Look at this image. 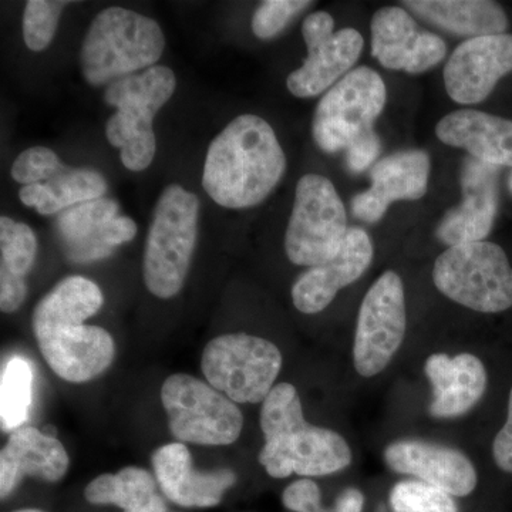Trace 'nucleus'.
<instances>
[{"mask_svg":"<svg viewBox=\"0 0 512 512\" xmlns=\"http://www.w3.org/2000/svg\"><path fill=\"white\" fill-rule=\"evenodd\" d=\"M436 136L485 164L512 167V120L484 111L457 110L437 123Z\"/></svg>","mask_w":512,"mask_h":512,"instance_id":"obj_23","label":"nucleus"},{"mask_svg":"<svg viewBox=\"0 0 512 512\" xmlns=\"http://www.w3.org/2000/svg\"><path fill=\"white\" fill-rule=\"evenodd\" d=\"M510 191L512 192V174H511V178H510Z\"/></svg>","mask_w":512,"mask_h":512,"instance_id":"obj_40","label":"nucleus"},{"mask_svg":"<svg viewBox=\"0 0 512 512\" xmlns=\"http://www.w3.org/2000/svg\"><path fill=\"white\" fill-rule=\"evenodd\" d=\"M348 229L345 204L332 181L318 174L303 175L285 235L289 261L311 268L325 264L339 254Z\"/></svg>","mask_w":512,"mask_h":512,"instance_id":"obj_10","label":"nucleus"},{"mask_svg":"<svg viewBox=\"0 0 512 512\" xmlns=\"http://www.w3.org/2000/svg\"><path fill=\"white\" fill-rule=\"evenodd\" d=\"M282 503L293 512H319L323 508L320 488L309 478L288 485L282 494Z\"/></svg>","mask_w":512,"mask_h":512,"instance_id":"obj_34","label":"nucleus"},{"mask_svg":"<svg viewBox=\"0 0 512 512\" xmlns=\"http://www.w3.org/2000/svg\"><path fill=\"white\" fill-rule=\"evenodd\" d=\"M136 235V222L128 217H114L113 220L107 222L103 229H101V241L111 251L121 244L130 242L131 239L136 238Z\"/></svg>","mask_w":512,"mask_h":512,"instance_id":"obj_37","label":"nucleus"},{"mask_svg":"<svg viewBox=\"0 0 512 512\" xmlns=\"http://www.w3.org/2000/svg\"><path fill=\"white\" fill-rule=\"evenodd\" d=\"M177 80L173 70L153 66L140 74L123 77L107 87L106 103L117 113L106 124L111 146L120 148L121 161L131 171H143L156 157L154 117L173 97Z\"/></svg>","mask_w":512,"mask_h":512,"instance_id":"obj_5","label":"nucleus"},{"mask_svg":"<svg viewBox=\"0 0 512 512\" xmlns=\"http://www.w3.org/2000/svg\"><path fill=\"white\" fill-rule=\"evenodd\" d=\"M285 170V153L274 128L261 117L244 114L211 141L202 187L221 207L241 210L266 200Z\"/></svg>","mask_w":512,"mask_h":512,"instance_id":"obj_2","label":"nucleus"},{"mask_svg":"<svg viewBox=\"0 0 512 512\" xmlns=\"http://www.w3.org/2000/svg\"><path fill=\"white\" fill-rule=\"evenodd\" d=\"M198 217L200 200L181 185H168L158 198L143 259L144 284L157 298H173L183 289L197 244Z\"/></svg>","mask_w":512,"mask_h":512,"instance_id":"obj_6","label":"nucleus"},{"mask_svg":"<svg viewBox=\"0 0 512 512\" xmlns=\"http://www.w3.org/2000/svg\"><path fill=\"white\" fill-rule=\"evenodd\" d=\"M154 477L168 500L185 508H211L222 501L237 483V474L228 468L200 471L184 443L165 444L151 457Z\"/></svg>","mask_w":512,"mask_h":512,"instance_id":"obj_18","label":"nucleus"},{"mask_svg":"<svg viewBox=\"0 0 512 512\" xmlns=\"http://www.w3.org/2000/svg\"><path fill=\"white\" fill-rule=\"evenodd\" d=\"M32 389V366L23 357H12L0 379V423L5 433L25 426L32 406Z\"/></svg>","mask_w":512,"mask_h":512,"instance_id":"obj_29","label":"nucleus"},{"mask_svg":"<svg viewBox=\"0 0 512 512\" xmlns=\"http://www.w3.org/2000/svg\"><path fill=\"white\" fill-rule=\"evenodd\" d=\"M406 326L402 278L386 271L367 291L359 309L353 348L356 372L363 377L382 373L402 346Z\"/></svg>","mask_w":512,"mask_h":512,"instance_id":"obj_12","label":"nucleus"},{"mask_svg":"<svg viewBox=\"0 0 512 512\" xmlns=\"http://www.w3.org/2000/svg\"><path fill=\"white\" fill-rule=\"evenodd\" d=\"M380 154V140L375 131L357 138L346 150V164L352 173H362L375 163Z\"/></svg>","mask_w":512,"mask_h":512,"instance_id":"obj_35","label":"nucleus"},{"mask_svg":"<svg viewBox=\"0 0 512 512\" xmlns=\"http://www.w3.org/2000/svg\"><path fill=\"white\" fill-rule=\"evenodd\" d=\"M311 5L312 2L306 0H266L255 10L252 32L259 39H272L286 28L296 13Z\"/></svg>","mask_w":512,"mask_h":512,"instance_id":"obj_33","label":"nucleus"},{"mask_svg":"<svg viewBox=\"0 0 512 512\" xmlns=\"http://www.w3.org/2000/svg\"><path fill=\"white\" fill-rule=\"evenodd\" d=\"M117 211L116 201L100 198L60 212L56 227L66 245L67 258L77 264L107 258L113 251L101 241V229L117 217Z\"/></svg>","mask_w":512,"mask_h":512,"instance_id":"obj_26","label":"nucleus"},{"mask_svg":"<svg viewBox=\"0 0 512 512\" xmlns=\"http://www.w3.org/2000/svg\"><path fill=\"white\" fill-rule=\"evenodd\" d=\"M156 477L140 467L101 474L87 484L84 498L94 505H117L124 512H167Z\"/></svg>","mask_w":512,"mask_h":512,"instance_id":"obj_28","label":"nucleus"},{"mask_svg":"<svg viewBox=\"0 0 512 512\" xmlns=\"http://www.w3.org/2000/svg\"><path fill=\"white\" fill-rule=\"evenodd\" d=\"M429 175L430 157L424 151H400L384 157L372 168V187L353 198V215L367 224H376L392 202L424 197Z\"/></svg>","mask_w":512,"mask_h":512,"instance_id":"obj_20","label":"nucleus"},{"mask_svg":"<svg viewBox=\"0 0 512 512\" xmlns=\"http://www.w3.org/2000/svg\"><path fill=\"white\" fill-rule=\"evenodd\" d=\"M407 9L458 36L504 35L508 18L500 3L490 0H407Z\"/></svg>","mask_w":512,"mask_h":512,"instance_id":"obj_24","label":"nucleus"},{"mask_svg":"<svg viewBox=\"0 0 512 512\" xmlns=\"http://www.w3.org/2000/svg\"><path fill=\"white\" fill-rule=\"evenodd\" d=\"M12 512H45L42 510H35V508H22V510H16Z\"/></svg>","mask_w":512,"mask_h":512,"instance_id":"obj_39","label":"nucleus"},{"mask_svg":"<svg viewBox=\"0 0 512 512\" xmlns=\"http://www.w3.org/2000/svg\"><path fill=\"white\" fill-rule=\"evenodd\" d=\"M0 255V309L13 313L28 296L26 275L37 255L35 232L22 222L0 218Z\"/></svg>","mask_w":512,"mask_h":512,"instance_id":"obj_25","label":"nucleus"},{"mask_svg":"<svg viewBox=\"0 0 512 512\" xmlns=\"http://www.w3.org/2000/svg\"><path fill=\"white\" fill-rule=\"evenodd\" d=\"M386 84L367 66L346 74L316 107L312 136L320 150L333 154L348 150L357 138L373 131L386 106Z\"/></svg>","mask_w":512,"mask_h":512,"instance_id":"obj_11","label":"nucleus"},{"mask_svg":"<svg viewBox=\"0 0 512 512\" xmlns=\"http://www.w3.org/2000/svg\"><path fill=\"white\" fill-rule=\"evenodd\" d=\"M463 201L444 215L437 238L448 247L484 241L498 210L497 167L474 157L464 161L461 174Z\"/></svg>","mask_w":512,"mask_h":512,"instance_id":"obj_19","label":"nucleus"},{"mask_svg":"<svg viewBox=\"0 0 512 512\" xmlns=\"http://www.w3.org/2000/svg\"><path fill=\"white\" fill-rule=\"evenodd\" d=\"M205 380L237 404L264 403L282 369L278 346L248 333L212 339L201 357Z\"/></svg>","mask_w":512,"mask_h":512,"instance_id":"obj_9","label":"nucleus"},{"mask_svg":"<svg viewBox=\"0 0 512 512\" xmlns=\"http://www.w3.org/2000/svg\"><path fill=\"white\" fill-rule=\"evenodd\" d=\"M161 403L178 443L229 446L241 436L244 416L237 403L207 380L175 373L161 387Z\"/></svg>","mask_w":512,"mask_h":512,"instance_id":"obj_8","label":"nucleus"},{"mask_svg":"<svg viewBox=\"0 0 512 512\" xmlns=\"http://www.w3.org/2000/svg\"><path fill=\"white\" fill-rule=\"evenodd\" d=\"M103 292L84 276L64 278L37 303L32 328L43 359L60 379L86 383L106 372L116 343L106 329L86 325L100 311Z\"/></svg>","mask_w":512,"mask_h":512,"instance_id":"obj_1","label":"nucleus"},{"mask_svg":"<svg viewBox=\"0 0 512 512\" xmlns=\"http://www.w3.org/2000/svg\"><path fill=\"white\" fill-rule=\"evenodd\" d=\"M512 72V35L476 37L461 43L444 67V84L451 100L478 104Z\"/></svg>","mask_w":512,"mask_h":512,"instance_id":"obj_14","label":"nucleus"},{"mask_svg":"<svg viewBox=\"0 0 512 512\" xmlns=\"http://www.w3.org/2000/svg\"><path fill=\"white\" fill-rule=\"evenodd\" d=\"M433 281L444 296L471 311L500 313L512 306V266L493 242L446 249L436 259Z\"/></svg>","mask_w":512,"mask_h":512,"instance_id":"obj_7","label":"nucleus"},{"mask_svg":"<svg viewBox=\"0 0 512 512\" xmlns=\"http://www.w3.org/2000/svg\"><path fill=\"white\" fill-rule=\"evenodd\" d=\"M319 512H328V510H326V508H322Z\"/></svg>","mask_w":512,"mask_h":512,"instance_id":"obj_41","label":"nucleus"},{"mask_svg":"<svg viewBox=\"0 0 512 512\" xmlns=\"http://www.w3.org/2000/svg\"><path fill=\"white\" fill-rule=\"evenodd\" d=\"M365 497L362 491L357 488H346L342 494L336 498L335 505L329 508L328 512H362Z\"/></svg>","mask_w":512,"mask_h":512,"instance_id":"obj_38","label":"nucleus"},{"mask_svg":"<svg viewBox=\"0 0 512 512\" xmlns=\"http://www.w3.org/2000/svg\"><path fill=\"white\" fill-rule=\"evenodd\" d=\"M164 47V33L156 20L119 6L101 10L83 40L84 79L101 86L150 69Z\"/></svg>","mask_w":512,"mask_h":512,"instance_id":"obj_4","label":"nucleus"},{"mask_svg":"<svg viewBox=\"0 0 512 512\" xmlns=\"http://www.w3.org/2000/svg\"><path fill=\"white\" fill-rule=\"evenodd\" d=\"M107 191L103 175L89 168H69L53 175L45 183L26 185L19 198L26 207H33L40 215L59 214L83 204L100 200Z\"/></svg>","mask_w":512,"mask_h":512,"instance_id":"obj_27","label":"nucleus"},{"mask_svg":"<svg viewBox=\"0 0 512 512\" xmlns=\"http://www.w3.org/2000/svg\"><path fill=\"white\" fill-rule=\"evenodd\" d=\"M393 512H458L456 501L440 488L423 481H400L392 488Z\"/></svg>","mask_w":512,"mask_h":512,"instance_id":"obj_30","label":"nucleus"},{"mask_svg":"<svg viewBox=\"0 0 512 512\" xmlns=\"http://www.w3.org/2000/svg\"><path fill=\"white\" fill-rule=\"evenodd\" d=\"M70 2L30 0L23 15V37L32 52H42L52 42L60 15Z\"/></svg>","mask_w":512,"mask_h":512,"instance_id":"obj_31","label":"nucleus"},{"mask_svg":"<svg viewBox=\"0 0 512 512\" xmlns=\"http://www.w3.org/2000/svg\"><path fill=\"white\" fill-rule=\"evenodd\" d=\"M64 168L55 151L46 147H32L20 153L12 165V177L16 183L40 184L50 180Z\"/></svg>","mask_w":512,"mask_h":512,"instance_id":"obj_32","label":"nucleus"},{"mask_svg":"<svg viewBox=\"0 0 512 512\" xmlns=\"http://www.w3.org/2000/svg\"><path fill=\"white\" fill-rule=\"evenodd\" d=\"M259 421L265 444L258 460L271 477L330 476L352 463L349 444L339 433L306 421L291 383L276 384L262 403Z\"/></svg>","mask_w":512,"mask_h":512,"instance_id":"obj_3","label":"nucleus"},{"mask_svg":"<svg viewBox=\"0 0 512 512\" xmlns=\"http://www.w3.org/2000/svg\"><path fill=\"white\" fill-rule=\"evenodd\" d=\"M373 242L363 229H348L339 254L325 264L303 272L292 286V301L299 312L315 315L328 308L340 289L355 284L373 261Z\"/></svg>","mask_w":512,"mask_h":512,"instance_id":"obj_17","label":"nucleus"},{"mask_svg":"<svg viewBox=\"0 0 512 512\" xmlns=\"http://www.w3.org/2000/svg\"><path fill=\"white\" fill-rule=\"evenodd\" d=\"M387 466L440 488L451 497H466L477 487L470 458L456 448L421 440H400L384 450Z\"/></svg>","mask_w":512,"mask_h":512,"instance_id":"obj_16","label":"nucleus"},{"mask_svg":"<svg viewBox=\"0 0 512 512\" xmlns=\"http://www.w3.org/2000/svg\"><path fill=\"white\" fill-rule=\"evenodd\" d=\"M424 370L433 386L430 414L437 419H453L470 412L487 390L483 362L470 353L454 357L436 353L426 360Z\"/></svg>","mask_w":512,"mask_h":512,"instance_id":"obj_22","label":"nucleus"},{"mask_svg":"<svg viewBox=\"0 0 512 512\" xmlns=\"http://www.w3.org/2000/svg\"><path fill=\"white\" fill-rule=\"evenodd\" d=\"M70 458L52 434L23 426L9 434L0 453V497H9L25 477L57 483L66 476Z\"/></svg>","mask_w":512,"mask_h":512,"instance_id":"obj_21","label":"nucleus"},{"mask_svg":"<svg viewBox=\"0 0 512 512\" xmlns=\"http://www.w3.org/2000/svg\"><path fill=\"white\" fill-rule=\"evenodd\" d=\"M493 457L500 470L512 476V389L508 399V416L493 443Z\"/></svg>","mask_w":512,"mask_h":512,"instance_id":"obj_36","label":"nucleus"},{"mask_svg":"<svg viewBox=\"0 0 512 512\" xmlns=\"http://www.w3.org/2000/svg\"><path fill=\"white\" fill-rule=\"evenodd\" d=\"M335 20L328 12H316L305 19L302 35L308 57L301 69L288 76L286 86L299 99L319 96L349 72L362 55V35L356 29L335 32Z\"/></svg>","mask_w":512,"mask_h":512,"instance_id":"obj_13","label":"nucleus"},{"mask_svg":"<svg viewBox=\"0 0 512 512\" xmlns=\"http://www.w3.org/2000/svg\"><path fill=\"white\" fill-rule=\"evenodd\" d=\"M372 55L389 70L429 72L446 57L441 37L423 30L399 6L377 10L372 19Z\"/></svg>","mask_w":512,"mask_h":512,"instance_id":"obj_15","label":"nucleus"}]
</instances>
